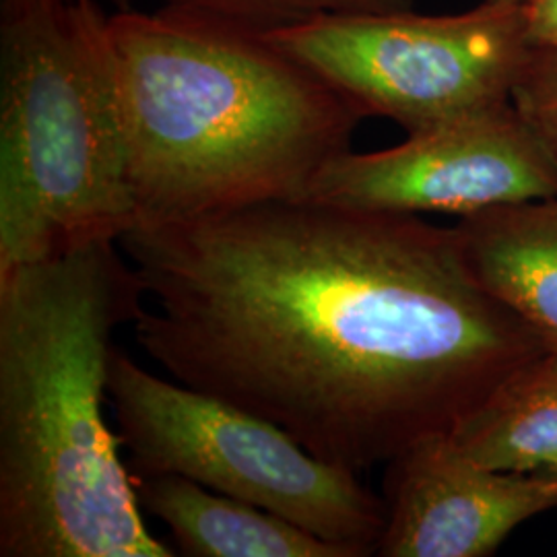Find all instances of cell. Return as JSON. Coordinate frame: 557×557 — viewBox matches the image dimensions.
Wrapping results in <instances>:
<instances>
[{
  "label": "cell",
  "mask_w": 557,
  "mask_h": 557,
  "mask_svg": "<svg viewBox=\"0 0 557 557\" xmlns=\"http://www.w3.org/2000/svg\"><path fill=\"white\" fill-rule=\"evenodd\" d=\"M161 9L250 34H273L331 15L413 11L416 0H160Z\"/></svg>",
  "instance_id": "12"
},
{
  "label": "cell",
  "mask_w": 557,
  "mask_h": 557,
  "mask_svg": "<svg viewBox=\"0 0 557 557\" xmlns=\"http://www.w3.org/2000/svg\"><path fill=\"white\" fill-rule=\"evenodd\" d=\"M101 4H110L114 11H126V9H133L131 0H98Z\"/></svg>",
  "instance_id": "15"
},
{
  "label": "cell",
  "mask_w": 557,
  "mask_h": 557,
  "mask_svg": "<svg viewBox=\"0 0 557 557\" xmlns=\"http://www.w3.org/2000/svg\"><path fill=\"white\" fill-rule=\"evenodd\" d=\"M444 436L485 469L557 471V349L518 366Z\"/></svg>",
  "instance_id": "11"
},
{
  "label": "cell",
  "mask_w": 557,
  "mask_h": 557,
  "mask_svg": "<svg viewBox=\"0 0 557 557\" xmlns=\"http://www.w3.org/2000/svg\"><path fill=\"white\" fill-rule=\"evenodd\" d=\"M479 281L557 349V197L460 218Z\"/></svg>",
  "instance_id": "10"
},
{
  "label": "cell",
  "mask_w": 557,
  "mask_h": 557,
  "mask_svg": "<svg viewBox=\"0 0 557 557\" xmlns=\"http://www.w3.org/2000/svg\"><path fill=\"white\" fill-rule=\"evenodd\" d=\"M522 11L529 41L557 50V0H537Z\"/></svg>",
  "instance_id": "14"
},
{
  "label": "cell",
  "mask_w": 557,
  "mask_h": 557,
  "mask_svg": "<svg viewBox=\"0 0 557 557\" xmlns=\"http://www.w3.org/2000/svg\"><path fill=\"white\" fill-rule=\"evenodd\" d=\"M110 36L137 223L298 200L368 119L259 34L160 7Z\"/></svg>",
  "instance_id": "3"
},
{
  "label": "cell",
  "mask_w": 557,
  "mask_h": 557,
  "mask_svg": "<svg viewBox=\"0 0 557 557\" xmlns=\"http://www.w3.org/2000/svg\"><path fill=\"white\" fill-rule=\"evenodd\" d=\"M108 400L133 475L190 479L285 518L351 557L379 552L384 502L358 473L314 457L275 423L160 379L120 347Z\"/></svg>",
  "instance_id": "5"
},
{
  "label": "cell",
  "mask_w": 557,
  "mask_h": 557,
  "mask_svg": "<svg viewBox=\"0 0 557 557\" xmlns=\"http://www.w3.org/2000/svg\"><path fill=\"white\" fill-rule=\"evenodd\" d=\"M137 345L172 379L358 473L448 434L552 349L479 281L457 227L273 200L119 239Z\"/></svg>",
  "instance_id": "1"
},
{
  "label": "cell",
  "mask_w": 557,
  "mask_h": 557,
  "mask_svg": "<svg viewBox=\"0 0 557 557\" xmlns=\"http://www.w3.org/2000/svg\"><path fill=\"white\" fill-rule=\"evenodd\" d=\"M114 239L0 275V557H172L140 517L108 376L145 312Z\"/></svg>",
  "instance_id": "2"
},
{
  "label": "cell",
  "mask_w": 557,
  "mask_h": 557,
  "mask_svg": "<svg viewBox=\"0 0 557 557\" xmlns=\"http://www.w3.org/2000/svg\"><path fill=\"white\" fill-rule=\"evenodd\" d=\"M139 220L110 13L98 0L0 4V275Z\"/></svg>",
  "instance_id": "4"
},
{
  "label": "cell",
  "mask_w": 557,
  "mask_h": 557,
  "mask_svg": "<svg viewBox=\"0 0 557 557\" xmlns=\"http://www.w3.org/2000/svg\"><path fill=\"white\" fill-rule=\"evenodd\" d=\"M384 557H487L520 524L557 508V471H494L446 436L386 462Z\"/></svg>",
  "instance_id": "8"
},
{
  "label": "cell",
  "mask_w": 557,
  "mask_h": 557,
  "mask_svg": "<svg viewBox=\"0 0 557 557\" xmlns=\"http://www.w3.org/2000/svg\"><path fill=\"white\" fill-rule=\"evenodd\" d=\"M262 38L407 135L510 101L533 48L520 7L483 0L457 15H331Z\"/></svg>",
  "instance_id": "6"
},
{
  "label": "cell",
  "mask_w": 557,
  "mask_h": 557,
  "mask_svg": "<svg viewBox=\"0 0 557 557\" xmlns=\"http://www.w3.org/2000/svg\"><path fill=\"white\" fill-rule=\"evenodd\" d=\"M483 2H496V4H510V7H520V9H524V7H529V4H533V2H537V0H483Z\"/></svg>",
  "instance_id": "16"
},
{
  "label": "cell",
  "mask_w": 557,
  "mask_h": 557,
  "mask_svg": "<svg viewBox=\"0 0 557 557\" xmlns=\"http://www.w3.org/2000/svg\"><path fill=\"white\" fill-rule=\"evenodd\" d=\"M510 100L557 161L556 48H531L515 81Z\"/></svg>",
  "instance_id": "13"
},
{
  "label": "cell",
  "mask_w": 557,
  "mask_h": 557,
  "mask_svg": "<svg viewBox=\"0 0 557 557\" xmlns=\"http://www.w3.org/2000/svg\"><path fill=\"white\" fill-rule=\"evenodd\" d=\"M133 481L140 508L160 518L184 556L351 557L285 518L190 479L133 475Z\"/></svg>",
  "instance_id": "9"
},
{
  "label": "cell",
  "mask_w": 557,
  "mask_h": 557,
  "mask_svg": "<svg viewBox=\"0 0 557 557\" xmlns=\"http://www.w3.org/2000/svg\"><path fill=\"white\" fill-rule=\"evenodd\" d=\"M557 161L512 100L329 161L298 200L380 213L469 218L556 199Z\"/></svg>",
  "instance_id": "7"
}]
</instances>
